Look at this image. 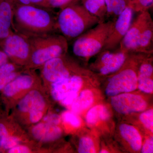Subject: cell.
Returning a JSON list of instances; mask_svg holds the SVG:
<instances>
[{
    "label": "cell",
    "instance_id": "cell-1",
    "mask_svg": "<svg viewBox=\"0 0 153 153\" xmlns=\"http://www.w3.org/2000/svg\"><path fill=\"white\" fill-rule=\"evenodd\" d=\"M15 31L28 37L52 34L57 30L56 20L49 9L34 5L15 4Z\"/></svg>",
    "mask_w": 153,
    "mask_h": 153
},
{
    "label": "cell",
    "instance_id": "cell-2",
    "mask_svg": "<svg viewBox=\"0 0 153 153\" xmlns=\"http://www.w3.org/2000/svg\"><path fill=\"white\" fill-rule=\"evenodd\" d=\"M100 23L82 4H71L60 10L56 27L68 40L76 38Z\"/></svg>",
    "mask_w": 153,
    "mask_h": 153
},
{
    "label": "cell",
    "instance_id": "cell-3",
    "mask_svg": "<svg viewBox=\"0 0 153 153\" xmlns=\"http://www.w3.org/2000/svg\"><path fill=\"white\" fill-rule=\"evenodd\" d=\"M31 46L29 60L35 66L44 65L49 60L65 55L68 40L61 35L50 34L28 37Z\"/></svg>",
    "mask_w": 153,
    "mask_h": 153
},
{
    "label": "cell",
    "instance_id": "cell-4",
    "mask_svg": "<svg viewBox=\"0 0 153 153\" xmlns=\"http://www.w3.org/2000/svg\"><path fill=\"white\" fill-rule=\"evenodd\" d=\"M114 22L99 23L75 38L72 48L74 55L88 59L101 52L111 33Z\"/></svg>",
    "mask_w": 153,
    "mask_h": 153
},
{
    "label": "cell",
    "instance_id": "cell-5",
    "mask_svg": "<svg viewBox=\"0 0 153 153\" xmlns=\"http://www.w3.org/2000/svg\"><path fill=\"white\" fill-rule=\"evenodd\" d=\"M119 71L109 79L105 90L107 95L114 96L128 93L136 89L138 85V74L134 69L126 67L119 69Z\"/></svg>",
    "mask_w": 153,
    "mask_h": 153
},
{
    "label": "cell",
    "instance_id": "cell-6",
    "mask_svg": "<svg viewBox=\"0 0 153 153\" xmlns=\"http://www.w3.org/2000/svg\"><path fill=\"white\" fill-rule=\"evenodd\" d=\"M83 82L81 76L73 75L53 82L51 91L52 97L64 105H71L77 97Z\"/></svg>",
    "mask_w": 153,
    "mask_h": 153
},
{
    "label": "cell",
    "instance_id": "cell-7",
    "mask_svg": "<svg viewBox=\"0 0 153 153\" xmlns=\"http://www.w3.org/2000/svg\"><path fill=\"white\" fill-rule=\"evenodd\" d=\"M1 41V47L8 58L20 61L29 60L31 46L27 36L13 32Z\"/></svg>",
    "mask_w": 153,
    "mask_h": 153
},
{
    "label": "cell",
    "instance_id": "cell-8",
    "mask_svg": "<svg viewBox=\"0 0 153 153\" xmlns=\"http://www.w3.org/2000/svg\"><path fill=\"white\" fill-rule=\"evenodd\" d=\"M133 21L128 31L121 41L118 49L127 53H136L137 43L143 31L152 20L149 11L139 13Z\"/></svg>",
    "mask_w": 153,
    "mask_h": 153
},
{
    "label": "cell",
    "instance_id": "cell-9",
    "mask_svg": "<svg viewBox=\"0 0 153 153\" xmlns=\"http://www.w3.org/2000/svg\"><path fill=\"white\" fill-rule=\"evenodd\" d=\"M134 13L131 7H128L118 16L117 19L115 20L111 33L102 50L111 51L117 49L131 25Z\"/></svg>",
    "mask_w": 153,
    "mask_h": 153
},
{
    "label": "cell",
    "instance_id": "cell-10",
    "mask_svg": "<svg viewBox=\"0 0 153 153\" xmlns=\"http://www.w3.org/2000/svg\"><path fill=\"white\" fill-rule=\"evenodd\" d=\"M111 104L117 112L122 114L140 112L146 108V101L139 95L131 94H120L113 96Z\"/></svg>",
    "mask_w": 153,
    "mask_h": 153
},
{
    "label": "cell",
    "instance_id": "cell-11",
    "mask_svg": "<svg viewBox=\"0 0 153 153\" xmlns=\"http://www.w3.org/2000/svg\"><path fill=\"white\" fill-rule=\"evenodd\" d=\"M115 52L103 50L99 52L100 73L107 75L115 73L123 65L129 53L117 48Z\"/></svg>",
    "mask_w": 153,
    "mask_h": 153
},
{
    "label": "cell",
    "instance_id": "cell-12",
    "mask_svg": "<svg viewBox=\"0 0 153 153\" xmlns=\"http://www.w3.org/2000/svg\"><path fill=\"white\" fill-rule=\"evenodd\" d=\"M65 55L53 58L44 63L43 74L45 79L53 83L71 76Z\"/></svg>",
    "mask_w": 153,
    "mask_h": 153
},
{
    "label": "cell",
    "instance_id": "cell-13",
    "mask_svg": "<svg viewBox=\"0 0 153 153\" xmlns=\"http://www.w3.org/2000/svg\"><path fill=\"white\" fill-rule=\"evenodd\" d=\"M45 102L43 96L37 91H32L22 99L19 108L23 112L43 113Z\"/></svg>",
    "mask_w": 153,
    "mask_h": 153
},
{
    "label": "cell",
    "instance_id": "cell-14",
    "mask_svg": "<svg viewBox=\"0 0 153 153\" xmlns=\"http://www.w3.org/2000/svg\"><path fill=\"white\" fill-rule=\"evenodd\" d=\"M33 135L41 141L48 142L55 140L61 136L62 131L57 125L47 123L38 124L32 130Z\"/></svg>",
    "mask_w": 153,
    "mask_h": 153
},
{
    "label": "cell",
    "instance_id": "cell-15",
    "mask_svg": "<svg viewBox=\"0 0 153 153\" xmlns=\"http://www.w3.org/2000/svg\"><path fill=\"white\" fill-rule=\"evenodd\" d=\"M153 72L152 65L149 61L143 63L140 66L138 73V86L139 88L146 93L153 91Z\"/></svg>",
    "mask_w": 153,
    "mask_h": 153
},
{
    "label": "cell",
    "instance_id": "cell-16",
    "mask_svg": "<svg viewBox=\"0 0 153 153\" xmlns=\"http://www.w3.org/2000/svg\"><path fill=\"white\" fill-rule=\"evenodd\" d=\"M33 82V77L29 74L16 76L3 88V94L7 97L13 96L21 90L30 88Z\"/></svg>",
    "mask_w": 153,
    "mask_h": 153
},
{
    "label": "cell",
    "instance_id": "cell-17",
    "mask_svg": "<svg viewBox=\"0 0 153 153\" xmlns=\"http://www.w3.org/2000/svg\"><path fill=\"white\" fill-rule=\"evenodd\" d=\"M15 4L13 0H0V26L9 30L14 29Z\"/></svg>",
    "mask_w": 153,
    "mask_h": 153
},
{
    "label": "cell",
    "instance_id": "cell-18",
    "mask_svg": "<svg viewBox=\"0 0 153 153\" xmlns=\"http://www.w3.org/2000/svg\"><path fill=\"white\" fill-rule=\"evenodd\" d=\"M83 7L90 14L100 20V23L105 22L108 17L105 0H79Z\"/></svg>",
    "mask_w": 153,
    "mask_h": 153
},
{
    "label": "cell",
    "instance_id": "cell-19",
    "mask_svg": "<svg viewBox=\"0 0 153 153\" xmlns=\"http://www.w3.org/2000/svg\"><path fill=\"white\" fill-rule=\"evenodd\" d=\"M153 39V22L152 20L145 28L138 41L136 53L152 54Z\"/></svg>",
    "mask_w": 153,
    "mask_h": 153
},
{
    "label": "cell",
    "instance_id": "cell-20",
    "mask_svg": "<svg viewBox=\"0 0 153 153\" xmlns=\"http://www.w3.org/2000/svg\"><path fill=\"white\" fill-rule=\"evenodd\" d=\"M121 135L128 142L134 151H139L142 144V138L138 131L132 126L123 124L120 126Z\"/></svg>",
    "mask_w": 153,
    "mask_h": 153
},
{
    "label": "cell",
    "instance_id": "cell-21",
    "mask_svg": "<svg viewBox=\"0 0 153 153\" xmlns=\"http://www.w3.org/2000/svg\"><path fill=\"white\" fill-rule=\"evenodd\" d=\"M94 100L93 93L90 90L83 91L71 104L72 112L79 113L87 109L92 104Z\"/></svg>",
    "mask_w": 153,
    "mask_h": 153
},
{
    "label": "cell",
    "instance_id": "cell-22",
    "mask_svg": "<svg viewBox=\"0 0 153 153\" xmlns=\"http://www.w3.org/2000/svg\"><path fill=\"white\" fill-rule=\"evenodd\" d=\"M109 112L105 106L97 105L89 110L86 117V122L93 125L100 120H105L109 117Z\"/></svg>",
    "mask_w": 153,
    "mask_h": 153
},
{
    "label": "cell",
    "instance_id": "cell-23",
    "mask_svg": "<svg viewBox=\"0 0 153 153\" xmlns=\"http://www.w3.org/2000/svg\"><path fill=\"white\" fill-rule=\"evenodd\" d=\"M108 17H117L126 8L131 6V0H105Z\"/></svg>",
    "mask_w": 153,
    "mask_h": 153
},
{
    "label": "cell",
    "instance_id": "cell-24",
    "mask_svg": "<svg viewBox=\"0 0 153 153\" xmlns=\"http://www.w3.org/2000/svg\"><path fill=\"white\" fill-rule=\"evenodd\" d=\"M153 0H131V7L136 13L149 11L153 6Z\"/></svg>",
    "mask_w": 153,
    "mask_h": 153
},
{
    "label": "cell",
    "instance_id": "cell-25",
    "mask_svg": "<svg viewBox=\"0 0 153 153\" xmlns=\"http://www.w3.org/2000/svg\"><path fill=\"white\" fill-rule=\"evenodd\" d=\"M78 152L80 153H95V147L92 140L88 137L82 138L79 141Z\"/></svg>",
    "mask_w": 153,
    "mask_h": 153
},
{
    "label": "cell",
    "instance_id": "cell-26",
    "mask_svg": "<svg viewBox=\"0 0 153 153\" xmlns=\"http://www.w3.org/2000/svg\"><path fill=\"white\" fill-rule=\"evenodd\" d=\"M140 120L146 128L151 131H153V111L150 109L143 113L140 115Z\"/></svg>",
    "mask_w": 153,
    "mask_h": 153
},
{
    "label": "cell",
    "instance_id": "cell-27",
    "mask_svg": "<svg viewBox=\"0 0 153 153\" xmlns=\"http://www.w3.org/2000/svg\"><path fill=\"white\" fill-rule=\"evenodd\" d=\"M63 120L75 128L79 127L81 124L80 119L75 113L70 111H66L62 115Z\"/></svg>",
    "mask_w": 153,
    "mask_h": 153
},
{
    "label": "cell",
    "instance_id": "cell-28",
    "mask_svg": "<svg viewBox=\"0 0 153 153\" xmlns=\"http://www.w3.org/2000/svg\"><path fill=\"white\" fill-rule=\"evenodd\" d=\"M79 0H49V8H64L69 5L76 3Z\"/></svg>",
    "mask_w": 153,
    "mask_h": 153
},
{
    "label": "cell",
    "instance_id": "cell-29",
    "mask_svg": "<svg viewBox=\"0 0 153 153\" xmlns=\"http://www.w3.org/2000/svg\"><path fill=\"white\" fill-rule=\"evenodd\" d=\"M19 143V140L18 138L9 135L0 142V147L4 149H10L16 146Z\"/></svg>",
    "mask_w": 153,
    "mask_h": 153
},
{
    "label": "cell",
    "instance_id": "cell-30",
    "mask_svg": "<svg viewBox=\"0 0 153 153\" xmlns=\"http://www.w3.org/2000/svg\"><path fill=\"white\" fill-rule=\"evenodd\" d=\"M17 76V73L15 71L0 74V90H3L6 85L15 79Z\"/></svg>",
    "mask_w": 153,
    "mask_h": 153
},
{
    "label": "cell",
    "instance_id": "cell-31",
    "mask_svg": "<svg viewBox=\"0 0 153 153\" xmlns=\"http://www.w3.org/2000/svg\"><path fill=\"white\" fill-rule=\"evenodd\" d=\"M44 121L46 123L57 125L60 122V117L58 115L51 114L47 115L44 117Z\"/></svg>",
    "mask_w": 153,
    "mask_h": 153
},
{
    "label": "cell",
    "instance_id": "cell-32",
    "mask_svg": "<svg viewBox=\"0 0 153 153\" xmlns=\"http://www.w3.org/2000/svg\"><path fill=\"white\" fill-rule=\"evenodd\" d=\"M153 138L151 137L146 140L142 149V152L152 153L153 152Z\"/></svg>",
    "mask_w": 153,
    "mask_h": 153
},
{
    "label": "cell",
    "instance_id": "cell-33",
    "mask_svg": "<svg viewBox=\"0 0 153 153\" xmlns=\"http://www.w3.org/2000/svg\"><path fill=\"white\" fill-rule=\"evenodd\" d=\"M9 153H28L30 152L29 148L25 146H16L9 149Z\"/></svg>",
    "mask_w": 153,
    "mask_h": 153
},
{
    "label": "cell",
    "instance_id": "cell-34",
    "mask_svg": "<svg viewBox=\"0 0 153 153\" xmlns=\"http://www.w3.org/2000/svg\"><path fill=\"white\" fill-rule=\"evenodd\" d=\"M33 5L39 6L45 8L50 9L49 5V0H29Z\"/></svg>",
    "mask_w": 153,
    "mask_h": 153
},
{
    "label": "cell",
    "instance_id": "cell-35",
    "mask_svg": "<svg viewBox=\"0 0 153 153\" xmlns=\"http://www.w3.org/2000/svg\"><path fill=\"white\" fill-rule=\"evenodd\" d=\"M13 32L12 30L6 29L0 26V41L7 38Z\"/></svg>",
    "mask_w": 153,
    "mask_h": 153
},
{
    "label": "cell",
    "instance_id": "cell-36",
    "mask_svg": "<svg viewBox=\"0 0 153 153\" xmlns=\"http://www.w3.org/2000/svg\"><path fill=\"white\" fill-rule=\"evenodd\" d=\"M8 57L2 50H0V66L7 62Z\"/></svg>",
    "mask_w": 153,
    "mask_h": 153
},
{
    "label": "cell",
    "instance_id": "cell-37",
    "mask_svg": "<svg viewBox=\"0 0 153 153\" xmlns=\"http://www.w3.org/2000/svg\"><path fill=\"white\" fill-rule=\"evenodd\" d=\"M100 153H108L107 151L105 150H102L100 151Z\"/></svg>",
    "mask_w": 153,
    "mask_h": 153
}]
</instances>
